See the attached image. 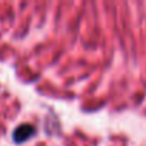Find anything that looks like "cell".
I'll list each match as a JSON object with an SVG mask.
<instances>
[{
  "label": "cell",
  "mask_w": 146,
  "mask_h": 146,
  "mask_svg": "<svg viewBox=\"0 0 146 146\" xmlns=\"http://www.w3.org/2000/svg\"><path fill=\"white\" fill-rule=\"evenodd\" d=\"M35 133H36V127L33 125H30V123H22V125H19L13 130L12 137H13V142L15 143H23L27 139H30Z\"/></svg>",
  "instance_id": "cell-1"
}]
</instances>
